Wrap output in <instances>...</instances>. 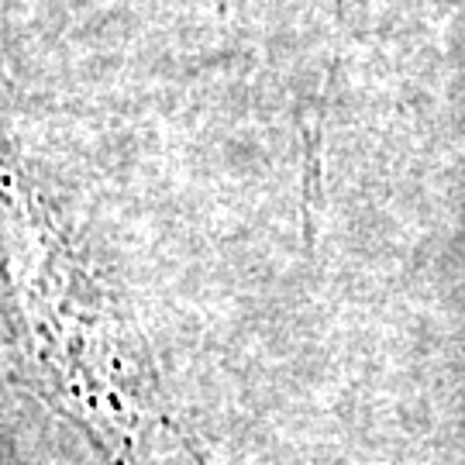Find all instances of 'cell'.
Returning a JSON list of instances; mask_svg holds the SVG:
<instances>
[{
    "label": "cell",
    "mask_w": 465,
    "mask_h": 465,
    "mask_svg": "<svg viewBox=\"0 0 465 465\" xmlns=\"http://www.w3.org/2000/svg\"><path fill=\"white\" fill-rule=\"evenodd\" d=\"M338 21H345V0H338Z\"/></svg>",
    "instance_id": "6da1fadb"
}]
</instances>
